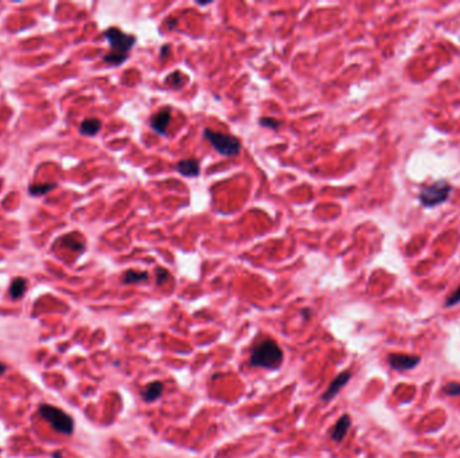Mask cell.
<instances>
[{
    "label": "cell",
    "instance_id": "obj_1",
    "mask_svg": "<svg viewBox=\"0 0 460 458\" xmlns=\"http://www.w3.org/2000/svg\"><path fill=\"white\" fill-rule=\"evenodd\" d=\"M104 37L110 45V51L104 56V60L106 64L119 66V65L124 64L129 55V51L132 50L135 46L136 37L131 34H125L124 31H121L117 27H110L105 30Z\"/></svg>",
    "mask_w": 460,
    "mask_h": 458
},
{
    "label": "cell",
    "instance_id": "obj_2",
    "mask_svg": "<svg viewBox=\"0 0 460 458\" xmlns=\"http://www.w3.org/2000/svg\"><path fill=\"white\" fill-rule=\"evenodd\" d=\"M283 351L275 340H263L252 349L250 364L265 370H275L283 363Z\"/></svg>",
    "mask_w": 460,
    "mask_h": 458
},
{
    "label": "cell",
    "instance_id": "obj_3",
    "mask_svg": "<svg viewBox=\"0 0 460 458\" xmlns=\"http://www.w3.org/2000/svg\"><path fill=\"white\" fill-rule=\"evenodd\" d=\"M205 140H208L211 144V147L214 148L219 155L226 156V158H233L237 156L241 150V141L233 135L229 133H223V132H217L213 129H205L204 131Z\"/></svg>",
    "mask_w": 460,
    "mask_h": 458
},
{
    "label": "cell",
    "instance_id": "obj_4",
    "mask_svg": "<svg viewBox=\"0 0 460 458\" xmlns=\"http://www.w3.org/2000/svg\"><path fill=\"white\" fill-rule=\"evenodd\" d=\"M39 415L46 422H49L50 426L57 433L65 434V436H70L74 432V421H73V418L61 409L55 407V406H39Z\"/></svg>",
    "mask_w": 460,
    "mask_h": 458
},
{
    "label": "cell",
    "instance_id": "obj_5",
    "mask_svg": "<svg viewBox=\"0 0 460 458\" xmlns=\"http://www.w3.org/2000/svg\"><path fill=\"white\" fill-rule=\"evenodd\" d=\"M452 191V186L447 180H438L435 183L425 186L419 194V200L426 208L440 206L449 199Z\"/></svg>",
    "mask_w": 460,
    "mask_h": 458
},
{
    "label": "cell",
    "instance_id": "obj_6",
    "mask_svg": "<svg viewBox=\"0 0 460 458\" xmlns=\"http://www.w3.org/2000/svg\"><path fill=\"white\" fill-rule=\"evenodd\" d=\"M421 357L417 355H407V353H390L388 356V364L396 371H411L420 364Z\"/></svg>",
    "mask_w": 460,
    "mask_h": 458
},
{
    "label": "cell",
    "instance_id": "obj_7",
    "mask_svg": "<svg viewBox=\"0 0 460 458\" xmlns=\"http://www.w3.org/2000/svg\"><path fill=\"white\" fill-rule=\"evenodd\" d=\"M171 118H172V112H171L170 106H164L162 109L156 112L154 116L151 117L150 120V127L154 132H156L158 135L164 136L167 132V128L171 123Z\"/></svg>",
    "mask_w": 460,
    "mask_h": 458
},
{
    "label": "cell",
    "instance_id": "obj_8",
    "mask_svg": "<svg viewBox=\"0 0 460 458\" xmlns=\"http://www.w3.org/2000/svg\"><path fill=\"white\" fill-rule=\"evenodd\" d=\"M351 379V372L350 371H343L340 372L339 375L336 376L335 379L332 380L331 384L328 386L327 390L325 391V394L322 396V401H325V402H330L334 396L338 395L342 388L349 383V380Z\"/></svg>",
    "mask_w": 460,
    "mask_h": 458
},
{
    "label": "cell",
    "instance_id": "obj_9",
    "mask_svg": "<svg viewBox=\"0 0 460 458\" xmlns=\"http://www.w3.org/2000/svg\"><path fill=\"white\" fill-rule=\"evenodd\" d=\"M177 171L182 176L186 177H196L200 172L199 160L196 159H183L177 164Z\"/></svg>",
    "mask_w": 460,
    "mask_h": 458
},
{
    "label": "cell",
    "instance_id": "obj_10",
    "mask_svg": "<svg viewBox=\"0 0 460 458\" xmlns=\"http://www.w3.org/2000/svg\"><path fill=\"white\" fill-rule=\"evenodd\" d=\"M351 426V418L344 414L342 417L338 419L336 424L334 426L331 432V440L332 441H336V442H342L344 440V437H346L347 432H349V429Z\"/></svg>",
    "mask_w": 460,
    "mask_h": 458
},
{
    "label": "cell",
    "instance_id": "obj_11",
    "mask_svg": "<svg viewBox=\"0 0 460 458\" xmlns=\"http://www.w3.org/2000/svg\"><path fill=\"white\" fill-rule=\"evenodd\" d=\"M102 127V123L98 118H87L79 125V132L85 136L97 135Z\"/></svg>",
    "mask_w": 460,
    "mask_h": 458
},
{
    "label": "cell",
    "instance_id": "obj_12",
    "mask_svg": "<svg viewBox=\"0 0 460 458\" xmlns=\"http://www.w3.org/2000/svg\"><path fill=\"white\" fill-rule=\"evenodd\" d=\"M163 383L160 382H152V383L148 384L146 387V390L143 391V396L147 402H154L156 399L160 398V395L163 394Z\"/></svg>",
    "mask_w": 460,
    "mask_h": 458
},
{
    "label": "cell",
    "instance_id": "obj_13",
    "mask_svg": "<svg viewBox=\"0 0 460 458\" xmlns=\"http://www.w3.org/2000/svg\"><path fill=\"white\" fill-rule=\"evenodd\" d=\"M148 273L147 271H139V270H127L123 276V282L125 285H132V284H140V282L148 281Z\"/></svg>",
    "mask_w": 460,
    "mask_h": 458
},
{
    "label": "cell",
    "instance_id": "obj_14",
    "mask_svg": "<svg viewBox=\"0 0 460 458\" xmlns=\"http://www.w3.org/2000/svg\"><path fill=\"white\" fill-rule=\"evenodd\" d=\"M187 78H186V75L183 74L182 72H172L170 74L167 75L166 79H164V83H166L168 87H172V89H179L182 87L183 85L186 83Z\"/></svg>",
    "mask_w": 460,
    "mask_h": 458
},
{
    "label": "cell",
    "instance_id": "obj_15",
    "mask_svg": "<svg viewBox=\"0 0 460 458\" xmlns=\"http://www.w3.org/2000/svg\"><path fill=\"white\" fill-rule=\"evenodd\" d=\"M27 289V281L24 278H15L12 281L11 286H10V296L11 298L16 300V298H20V297L24 294Z\"/></svg>",
    "mask_w": 460,
    "mask_h": 458
},
{
    "label": "cell",
    "instance_id": "obj_16",
    "mask_svg": "<svg viewBox=\"0 0 460 458\" xmlns=\"http://www.w3.org/2000/svg\"><path fill=\"white\" fill-rule=\"evenodd\" d=\"M62 243L66 246L70 250H74V252H82L83 248H85V243L83 240L81 239L79 235H74V234H70V235H66V237L62 239Z\"/></svg>",
    "mask_w": 460,
    "mask_h": 458
},
{
    "label": "cell",
    "instance_id": "obj_17",
    "mask_svg": "<svg viewBox=\"0 0 460 458\" xmlns=\"http://www.w3.org/2000/svg\"><path fill=\"white\" fill-rule=\"evenodd\" d=\"M53 188H55V184H34V186H31L28 188V192H30V195L34 196L45 195V194H47Z\"/></svg>",
    "mask_w": 460,
    "mask_h": 458
},
{
    "label": "cell",
    "instance_id": "obj_18",
    "mask_svg": "<svg viewBox=\"0 0 460 458\" xmlns=\"http://www.w3.org/2000/svg\"><path fill=\"white\" fill-rule=\"evenodd\" d=\"M155 278H156V285H163V284H166V281H168L170 271L164 269V267H156L155 269Z\"/></svg>",
    "mask_w": 460,
    "mask_h": 458
},
{
    "label": "cell",
    "instance_id": "obj_19",
    "mask_svg": "<svg viewBox=\"0 0 460 458\" xmlns=\"http://www.w3.org/2000/svg\"><path fill=\"white\" fill-rule=\"evenodd\" d=\"M258 124H260L261 127H264V128L279 129L283 123L279 120H276V118H272V117H261L260 121H258Z\"/></svg>",
    "mask_w": 460,
    "mask_h": 458
},
{
    "label": "cell",
    "instance_id": "obj_20",
    "mask_svg": "<svg viewBox=\"0 0 460 458\" xmlns=\"http://www.w3.org/2000/svg\"><path fill=\"white\" fill-rule=\"evenodd\" d=\"M443 392L448 396H460V383L449 382L443 387Z\"/></svg>",
    "mask_w": 460,
    "mask_h": 458
},
{
    "label": "cell",
    "instance_id": "obj_21",
    "mask_svg": "<svg viewBox=\"0 0 460 458\" xmlns=\"http://www.w3.org/2000/svg\"><path fill=\"white\" fill-rule=\"evenodd\" d=\"M459 302H460V285L457 286V289L455 290L453 293H451L447 297V300H445V307H447V308H449V307H455V305L459 304Z\"/></svg>",
    "mask_w": 460,
    "mask_h": 458
},
{
    "label": "cell",
    "instance_id": "obj_22",
    "mask_svg": "<svg viewBox=\"0 0 460 458\" xmlns=\"http://www.w3.org/2000/svg\"><path fill=\"white\" fill-rule=\"evenodd\" d=\"M164 26H166L168 30H174V28L178 26V20L174 18L166 19V20H164Z\"/></svg>",
    "mask_w": 460,
    "mask_h": 458
},
{
    "label": "cell",
    "instance_id": "obj_23",
    "mask_svg": "<svg viewBox=\"0 0 460 458\" xmlns=\"http://www.w3.org/2000/svg\"><path fill=\"white\" fill-rule=\"evenodd\" d=\"M170 51H171V46L170 45H164L162 47V50H160V56H162V58H164V56L168 55V53H170Z\"/></svg>",
    "mask_w": 460,
    "mask_h": 458
},
{
    "label": "cell",
    "instance_id": "obj_24",
    "mask_svg": "<svg viewBox=\"0 0 460 458\" xmlns=\"http://www.w3.org/2000/svg\"><path fill=\"white\" fill-rule=\"evenodd\" d=\"M6 371H7V367H6V364H3V363H0V375H3V374Z\"/></svg>",
    "mask_w": 460,
    "mask_h": 458
}]
</instances>
